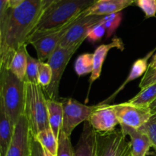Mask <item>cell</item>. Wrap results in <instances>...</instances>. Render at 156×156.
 I'll return each instance as SVG.
<instances>
[{"label":"cell","mask_w":156,"mask_h":156,"mask_svg":"<svg viewBox=\"0 0 156 156\" xmlns=\"http://www.w3.org/2000/svg\"><path fill=\"white\" fill-rule=\"evenodd\" d=\"M41 61L35 59L30 54H27V64L24 82L27 83L38 84V76H39V66Z\"/></svg>","instance_id":"cell-24"},{"label":"cell","mask_w":156,"mask_h":156,"mask_svg":"<svg viewBox=\"0 0 156 156\" xmlns=\"http://www.w3.org/2000/svg\"><path fill=\"white\" fill-rule=\"evenodd\" d=\"M56 156H74V148L73 147L70 137L61 131L58 139V151Z\"/></svg>","instance_id":"cell-26"},{"label":"cell","mask_w":156,"mask_h":156,"mask_svg":"<svg viewBox=\"0 0 156 156\" xmlns=\"http://www.w3.org/2000/svg\"><path fill=\"white\" fill-rule=\"evenodd\" d=\"M120 125L140 129L152 117L149 107L137 106L127 102L113 105Z\"/></svg>","instance_id":"cell-10"},{"label":"cell","mask_w":156,"mask_h":156,"mask_svg":"<svg viewBox=\"0 0 156 156\" xmlns=\"http://www.w3.org/2000/svg\"><path fill=\"white\" fill-rule=\"evenodd\" d=\"M98 1H100V2H102V1H108V0H98Z\"/></svg>","instance_id":"cell-39"},{"label":"cell","mask_w":156,"mask_h":156,"mask_svg":"<svg viewBox=\"0 0 156 156\" xmlns=\"http://www.w3.org/2000/svg\"><path fill=\"white\" fill-rule=\"evenodd\" d=\"M135 3V0H108L98 1L86 10L87 15H105L120 12L122 10Z\"/></svg>","instance_id":"cell-16"},{"label":"cell","mask_w":156,"mask_h":156,"mask_svg":"<svg viewBox=\"0 0 156 156\" xmlns=\"http://www.w3.org/2000/svg\"><path fill=\"white\" fill-rule=\"evenodd\" d=\"M155 50H152L150 53H148L146 56L143 58H140L137 60H136V62L133 64L132 67H131L130 72L129 73V76L126 77V80L122 83V85L119 87L117 89V91H114L112 94H111L110 97H108L106 100H105L104 101L101 102V105H109L110 102L111 101L114 100L116 96L125 88L126 85L128 83H129L132 81L135 80V79H138L140 76H144V74L146 73V72L147 71L148 67H149V63H148V60L150 59L151 56H152V54L154 53Z\"/></svg>","instance_id":"cell-17"},{"label":"cell","mask_w":156,"mask_h":156,"mask_svg":"<svg viewBox=\"0 0 156 156\" xmlns=\"http://www.w3.org/2000/svg\"><path fill=\"white\" fill-rule=\"evenodd\" d=\"M122 21V13L117 12V13L111 14V15H105L102 18L101 22L105 25L107 31V37H110L111 35L116 31L118 27L120 26Z\"/></svg>","instance_id":"cell-25"},{"label":"cell","mask_w":156,"mask_h":156,"mask_svg":"<svg viewBox=\"0 0 156 156\" xmlns=\"http://www.w3.org/2000/svg\"><path fill=\"white\" fill-rule=\"evenodd\" d=\"M24 115L28 121L33 136L44 129L50 128L47 98L44 88L38 84L25 82Z\"/></svg>","instance_id":"cell-4"},{"label":"cell","mask_w":156,"mask_h":156,"mask_svg":"<svg viewBox=\"0 0 156 156\" xmlns=\"http://www.w3.org/2000/svg\"><path fill=\"white\" fill-rule=\"evenodd\" d=\"M88 121L98 133L113 132L120 125L114 106L111 105L98 104V108L92 113Z\"/></svg>","instance_id":"cell-12"},{"label":"cell","mask_w":156,"mask_h":156,"mask_svg":"<svg viewBox=\"0 0 156 156\" xmlns=\"http://www.w3.org/2000/svg\"><path fill=\"white\" fill-rule=\"evenodd\" d=\"M77 18L56 30L32 35L29 37L27 41V44H30L34 47L37 54L38 59L41 62H45L46 60H48L53 52L59 46L61 41L65 36L70 26L75 22Z\"/></svg>","instance_id":"cell-6"},{"label":"cell","mask_w":156,"mask_h":156,"mask_svg":"<svg viewBox=\"0 0 156 156\" xmlns=\"http://www.w3.org/2000/svg\"><path fill=\"white\" fill-rule=\"evenodd\" d=\"M52 80V69L48 62H41L39 66L38 82L39 85L45 88L50 85Z\"/></svg>","instance_id":"cell-28"},{"label":"cell","mask_w":156,"mask_h":156,"mask_svg":"<svg viewBox=\"0 0 156 156\" xmlns=\"http://www.w3.org/2000/svg\"><path fill=\"white\" fill-rule=\"evenodd\" d=\"M57 0H42V12L44 13L49 7L52 5ZM43 15V14H42Z\"/></svg>","instance_id":"cell-34"},{"label":"cell","mask_w":156,"mask_h":156,"mask_svg":"<svg viewBox=\"0 0 156 156\" xmlns=\"http://www.w3.org/2000/svg\"><path fill=\"white\" fill-rule=\"evenodd\" d=\"M122 132L129 136L131 145V152L133 156H146L152 146L148 136L139 129L129 127L124 125H120Z\"/></svg>","instance_id":"cell-14"},{"label":"cell","mask_w":156,"mask_h":156,"mask_svg":"<svg viewBox=\"0 0 156 156\" xmlns=\"http://www.w3.org/2000/svg\"><path fill=\"white\" fill-rule=\"evenodd\" d=\"M105 33H107L106 28L105 25L101 22H100L91 27V30L88 32L87 39L91 42L95 43L101 40V38L105 36Z\"/></svg>","instance_id":"cell-30"},{"label":"cell","mask_w":156,"mask_h":156,"mask_svg":"<svg viewBox=\"0 0 156 156\" xmlns=\"http://www.w3.org/2000/svg\"><path fill=\"white\" fill-rule=\"evenodd\" d=\"M63 108V121L62 132L70 137L75 128L79 124L88 121L98 105L88 106L73 98L59 99Z\"/></svg>","instance_id":"cell-5"},{"label":"cell","mask_w":156,"mask_h":156,"mask_svg":"<svg viewBox=\"0 0 156 156\" xmlns=\"http://www.w3.org/2000/svg\"><path fill=\"white\" fill-rule=\"evenodd\" d=\"M139 129L148 136L152 146L156 151V114H152L150 119Z\"/></svg>","instance_id":"cell-27"},{"label":"cell","mask_w":156,"mask_h":156,"mask_svg":"<svg viewBox=\"0 0 156 156\" xmlns=\"http://www.w3.org/2000/svg\"><path fill=\"white\" fill-rule=\"evenodd\" d=\"M15 127L0 103V156H5L13 139Z\"/></svg>","instance_id":"cell-19"},{"label":"cell","mask_w":156,"mask_h":156,"mask_svg":"<svg viewBox=\"0 0 156 156\" xmlns=\"http://www.w3.org/2000/svg\"><path fill=\"white\" fill-rule=\"evenodd\" d=\"M27 44H23L12 53L7 63L0 67H7L18 79L24 81L27 69Z\"/></svg>","instance_id":"cell-18"},{"label":"cell","mask_w":156,"mask_h":156,"mask_svg":"<svg viewBox=\"0 0 156 156\" xmlns=\"http://www.w3.org/2000/svg\"><path fill=\"white\" fill-rule=\"evenodd\" d=\"M129 156H133V155H132V154H131V155H129Z\"/></svg>","instance_id":"cell-40"},{"label":"cell","mask_w":156,"mask_h":156,"mask_svg":"<svg viewBox=\"0 0 156 156\" xmlns=\"http://www.w3.org/2000/svg\"><path fill=\"white\" fill-rule=\"evenodd\" d=\"M32 137L28 121L22 115L15 126L13 139L5 156H31Z\"/></svg>","instance_id":"cell-11"},{"label":"cell","mask_w":156,"mask_h":156,"mask_svg":"<svg viewBox=\"0 0 156 156\" xmlns=\"http://www.w3.org/2000/svg\"><path fill=\"white\" fill-rule=\"evenodd\" d=\"M149 68L156 69V53L152 56V60L149 63Z\"/></svg>","instance_id":"cell-36"},{"label":"cell","mask_w":156,"mask_h":156,"mask_svg":"<svg viewBox=\"0 0 156 156\" xmlns=\"http://www.w3.org/2000/svg\"><path fill=\"white\" fill-rule=\"evenodd\" d=\"M131 145L121 129L98 133V156H129Z\"/></svg>","instance_id":"cell-9"},{"label":"cell","mask_w":156,"mask_h":156,"mask_svg":"<svg viewBox=\"0 0 156 156\" xmlns=\"http://www.w3.org/2000/svg\"><path fill=\"white\" fill-rule=\"evenodd\" d=\"M149 108L151 110V112H152V114H156V99L149 105Z\"/></svg>","instance_id":"cell-37"},{"label":"cell","mask_w":156,"mask_h":156,"mask_svg":"<svg viewBox=\"0 0 156 156\" xmlns=\"http://www.w3.org/2000/svg\"><path fill=\"white\" fill-rule=\"evenodd\" d=\"M136 5L144 12L146 18H152L156 15V0H136Z\"/></svg>","instance_id":"cell-29"},{"label":"cell","mask_w":156,"mask_h":156,"mask_svg":"<svg viewBox=\"0 0 156 156\" xmlns=\"http://www.w3.org/2000/svg\"><path fill=\"white\" fill-rule=\"evenodd\" d=\"M135 1H136V0H135Z\"/></svg>","instance_id":"cell-41"},{"label":"cell","mask_w":156,"mask_h":156,"mask_svg":"<svg viewBox=\"0 0 156 156\" xmlns=\"http://www.w3.org/2000/svg\"><path fill=\"white\" fill-rule=\"evenodd\" d=\"M42 0H25L0 19V66L27 41L42 15Z\"/></svg>","instance_id":"cell-1"},{"label":"cell","mask_w":156,"mask_h":156,"mask_svg":"<svg viewBox=\"0 0 156 156\" xmlns=\"http://www.w3.org/2000/svg\"><path fill=\"white\" fill-rule=\"evenodd\" d=\"M47 110L50 127L54 133L55 136L59 139V134L62 131V121H63V108L59 100L47 98Z\"/></svg>","instance_id":"cell-20"},{"label":"cell","mask_w":156,"mask_h":156,"mask_svg":"<svg viewBox=\"0 0 156 156\" xmlns=\"http://www.w3.org/2000/svg\"><path fill=\"white\" fill-rule=\"evenodd\" d=\"M94 67V54L83 53L78 56L75 62V71L79 76H85L92 73Z\"/></svg>","instance_id":"cell-23"},{"label":"cell","mask_w":156,"mask_h":156,"mask_svg":"<svg viewBox=\"0 0 156 156\" xmlns=\"http://www.w3.org/2000/svg\"><path fill=\"white\" fill-rule=\"evenodd\" d=\"M104 16L87 15L86 10L70 26L66 34L61 41L59 47L65 49H79L81 44L88 37L92 27L101 22Z\"/></svg>","instance_id":"cell-8"},{"label":"cell","mask_w":156,"mask_h":156,"mask_svg":"<svg viewBox=\"0 0 156 156\" xmlns=\"http://www.w3.org/2000/svg\"><path fill=\"white\" fill-rule=\"evenodd\" d=\"M44 152H45V155H46V156H53V155H52V154H50V152H47V150H45V149H44Z\"/></svg>","instance_id":"cell-38"},{"label":"cell","mask_w":156,"mask_h":156,"mask_svg":"<svg viewBox=\"0 0 156 156\" xmlns=\"http://www.w3.org/2000/svg\"><path fill=\"white\" fill-rule=\"evenodd\" d=\"M25 0H9V9H15Z\"/></svg>","instance_id":"cell-35"},{"label":"cell","mask_w":156,"mask_h":156,"mask_svg":"<svg viewBox=\"0 0 156 156\" xmlns=\"http://www.w3.org/2000/svg\"><path fill=\"white\" fill-rule=\"evenodd\" d=\"M155 83H156V69L148 67L147 71L146 72L144 76H143V79L140 81L139 88L142 90Z\"/></svg>","instance_id":"cell-31"},{"label":"cell","mask_w":156,"mask_h":156,"mask_svg":"<svg viewBox=\"0 0 156 156\" xmlns=\"http://www.w3.org/2000/svg\"><path fill=\"white\" fill-rule=\"evenodd\" d=\"M76 50L77 49H65L59 46L47 60L52 69L51 83L48 87L44 88L47 98L59 100V88L61 79L70 59Z\"/></svg>","instance_id":"cell-7"},{"label":"cell","mask_w":156,"mask_h":156,"mask_svg":"<svg viewBox=\"0 0 156 156\" xmlns=\"http://www.w3.org/2000/svg\"><path fill=\"white\" fill-rule=\"evenodd\" d=\"M25 82L7 67H0V103L3 105L14 127L24 113Z\"/></svg>","instance_id":"cell-3"},{"label":"cell","mask_w":156,"mask_h":156,"mask_svg":"<svg viewBox=\"0 0 156 156\" xmlns=\"http://www.w3.org/2000/svg\"><path fill=\"white\" fill-rule=\"evenodd\" d=\"M98 1V0H57L43 13L30 36L60 28L80 16Z\"/></svg>","instance_id":"cell-2"},{"label":"cell","mask_w":156,"mask_h":156,"mask_svg":"<svg viewBox=\"0 0 156 156\" xmlns=\"http://www.w3.org/2000/svg\"><path fill=\"white\" fill-rule=\"evenodd\" d=\"M156 99V83L151 85L143 89L133 98L126 101L130 105L137 106L149 107Z\"/></svg>","instance_id":"cell-22"},{"label":"cell","mask_w":156,"mask_h":156,"mask_svg":"<svg viewBox=\"0 0 156 156\" xmlns=\"http://www.w3.org/2000/svg\"><path fill=\"white\" fill-rule=\"evenodd\" d=\"M34 137L45 150L53 156H56L58 151V139L55 136L50 128L41 131Z\"/></svg>","instance_id":"cell-21"},{"label":"cell","mask_w":156,"mask_h":156,"mask_svg":"<svg viewBox=\"0 0 156 156\" xmlns=\"http://www.w3.org/2000/svg\"><path fill=\"white\" fill-rule=\"evenodd\" d=\"M74 156H98V133L89 121L84 123L82 132L74 148Z\"/></svg>","instance_id":"cell-13"},{"label":"cell","mask_w":156,"mask_h":156,"mask_svg":"<svg viewBox=\"0 0 156 156\" xmlns=\"http://www.w3.org/2000/svg\"><path fill=\"white\" fill-rule=\"evenodd\" d=\"M31 156H46L44 148L34 136L31 142Z\"/></svg>","instance_id":"cell-32"},{"label":"cell","mask_w":156,"mask_h":156,"mask_svg":"<svg viewBox=\"0 0 156 156\" xmlns=\"http://www.w3.org/2000/svg\"><path fill=\"white\" fill-rule=\"evenodd\" d=\"M113 48L120 49V50H123L124 47H123V41H121V39L118 37H114L110 44H101L94 50V53H93L94 54V67H93V71L91 73V77H90L89 89L93 82L100 77L102 66H103V64L107 57V55H108V52Z\"/></svg>","instance_id":"cell-15"},{"label":"cell","mask_w":156,"mask_h":156,"mask_svg":"<svg viewBox=\"0 0 156 156\" xmlns=\"http://www.w3.org/2000/svg\"><path fill=\"white\" fill-rule=\"evenodd\" d=\"M9 0H0V19L4 18L9 10Z\"/></svg>","instance_id":"cell-33"}]
</instances>
